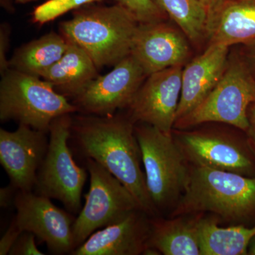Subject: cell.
<instances>
[{
	"label": "cell",
	"mask_w": 255,
	"mask_h": 255,
	"mask_svg": "<svg viewBox=\"0 0 255 255\" xmlns=\"http://www.w3.org/2000/svg\"><path fill=\"white\" fill-rule=\"evenodd\" d=\"M182 70V65H177L147 77L128 106L132 122L172 132L180 100Z\"/></svg>",
	"instance_id": "8fae6325"
},
{
	"label": "cell",
	"mask_w": 255,
	"mask_h": 255,
	"mask_svg": "<svg viewBox=\"0 0 255 255\" xmlns=\"http://www.w3.org/2000/svg\"><path fill=\"white\" fill-rule=\"evenodd\" d=\"M209 44L231 47L255 40V0H228L207 29Z\"/></svg>",
	"instance_id": "e0dca14e"
},
{
	"label": "cell",
	"mask_w": 255,
	"mask_h": 255,
	"mask_svg": "<svg viewBox=\"0 0 255 255\" xmlns=\"http://www.w3.org/2000/svg\"><path fill=\"white\" fill-rule=\"evenodd\" d=\"M100 1L102 0H48L35 9L33 19L36 23L43 24L83 5Z\"/></svg>",
	"instance_id": "603a6c76"
},
{
	"label": "cell",
	"mask_w": 255,
	"mask_h": 255,
	"mask_svg": "<svg viewBox=\"0 0 255 255\" xmlns=\"http://www.w3.org/2000/svg\"><path fill=\"white\" fill-rule=\"evenodd\" d=\"M168 221H151V233L147 248L164 255H199V218L184 215Z\"/></svg>",
	"instance_id": "d6986e66"
},
{
	"label": "cell",
	"mask_w": 255,
	"mask_h": 255,
	"mask_svg": "<svg viewBox=\"0 0 255 255\" xmlns=\"http://www.w3.org/2000/svg\"><path fill=\"white\" fill-rule=\"evenodd\" d=\"M146 77L141 65L130 54L110 73L90 82L74 98L73 105L87 115H114L117 110L129 105Z\"/></svg>",
	"instance_id": "30bf717a"
},
{
	"label": "cell",
	"mask_w": 255,
	"mask_h": 255,
	"mask_svg": "<svg viewBox=\"0 0 255 255\" xmlns=\"http://www.w3.org/2000/svg\"><path fill=\"white\" fill-rule=\"evenodd\" d=\"M36 236L28 231H23L18 236L11 248L10 255H43L36 243Z\"/></svg>",
	"instance_id": "d4e9b609"
},
{
	"label": "cell",
	"mask_w": 255,
	"mask_h": 255,
	"mask_svg": "<svg viewBox=\"0 0 255 255\" xmlns=\"http://www.w3.org/2000/svg\"><path fill=\"white\" fill-rule=\"evenodd\" d=\"M21 233L22 232L18 229L14 221H11L9 228L0 240V255H9L11 248Z\"/></svg>",
	"instance_id": "484cf974"
},
{
	"label": "cell",
	"mask_w": 255,
	"mask_h": 255,
	"mask_svg": "<svg viewBox=\"0 0 255 255\" xmlns=\"http://www.w3.org/2000/svg\"><path fill=\"white\" fill-rule=\"evenodd\" d=\"M248 119H249L250 127L248 131L249 132L255 145V103L250 107L248 110Z\"/></svg>",
	"instance_id": "4dcf8cb0"
},
{
	"label": "cell",
	"mask_w": 255,
	"mask_h": 255,
	"mask_svg": "<svg viewBox=\"0 0 255 255\" xmlns=\"http://www.w3.org/2000/svg\"><path fill=\"white\" fill-rule=\"evenodd\" d=\"M71 114L55 119L50 125L49 142L44 160L37 173L34 192L60 201L68 212L82 209V189L87 169L77 164L69 146L73 119Z\"/></svg>",
	"instance_id": "52a82bcc"
},
{
	"label": "cell",
	"mask_w": 255,
	"mask_h": 255,
	"mask_svg": "<svg viewBox=\"0 0 255 255\" xmlns=\"http://www.w3.org/2000/svg\"><path fill=\"white\" fill-rule=\"evenodd\" d=\"M97 68L93 60L80 47L68 42L66 51L56 63L41 78L64 96L75 98L97 77Z\"/></svg>",
	"instance_id": "ac0fdd59"
},
{
	"label": "cell",
	"mask_w": 255,
	"mask_h": 255,
	"mask_svg": "<svg viewBox=\"0 0 255 255\" xmlns=\"http://www.w3.org/2000/svg\"><path fill=\"white\" fill-rule=\"evenodd\" d=\"M186 159L194 165L247 175L254 164L236 140L223 135L184 132L177 141Z\"/></svg>",
	"instance_id": "9a60e30c"
},
{
	"label": "cell",
	"mask_w": 255,
	"mask_h": 255,
	"mask_svg": "<svg viewBox=\"0 0 255 255\" xmlns=\"http://www.w3.org/2000/svg\"><path fill=\"white\" fill-rule=\"evenodd\" d=\"M131 119L119 116H83L73 120L70 138L84 158H90L113 174L150 216L156 210L151 199L141 152Z\"/></svg>",
	"instance_id": "6da1fadb"
},
{
	"label": "cell",
	"mask_w": 255,
	"mask_h": 255,
	"mask_svg": "<svg viewBox=\"0 0 255 255\" xmlns=\"http://www.w3.org/2000/svg\"><path fill=\"white\" fill-rule=\"evenodd\" d=\"M46 134L21 124L15 131L0 129V163L18 190L34 189L48 150Z\"/></svg>",
	"instance_id": "7c38bea8"
},
{
	"label": "cell",
	"mask_w": 255,
	"mask_h": 255,
	"mask_svg": "<svg viewBox=\"0 0 255 255\" xmlns=\"http://www.w3.org/2000/svg\"><path fill=\"white\" fill-rule=\"evenodd\" d=\"M117 2L139 23L160 22L166 15L153 0H117Z\"/></svg>",
	"instance_id": "cb8c5ba5"
},
{
	"label": "cell",
	"mask_w": 255,
	"mask_h": 255,
	"mask_svg": "<svg viewBox=\"0 0 255 255\" xmlns=\"http://www.w3.org/2000/svg\"><path fill=\"white\" fill-rule=\"evenodd\" d=\"M14 206V221L18 229L33 233L55 255L71 254L74 250L75 218L54 205L49 198L34 191L18 190Z\"/></svg>",
	"instance_id": "9c48e42d"
},
{
	"label": "cell",
	"mask_w": 255,
	"mask_h": 255,
	"mask_svg": "<svg viewBox=\"0 0 255 255\" xmlns=\"http://www.w3.org/2000/svg\"><path fill=\"white\" fill-rule=\"evenodd\" d=\"M139 23L117 4L85 10L60 26L62 35L90 55L97 68L117 65L131 53Z\"/></svg>",
	"instance_id": "3957f363"
},
{
	"label": "cell",
	"mask_w": 255,
	"mask_h": 255,
	"mask_svg": "<svg viewBox=\"0 0 255 255\" xmlns=\"http://www.w3.org/2000/svg\"><path fill=\"white\" fill-rule=\"evenodd\" d=\"M172 216L211 212L230 221L255 214V178L194 165Z\"/></svg>",
	"instance_id": "7a4b0ae2"
},
{
	"label": "cell",
	"mask_w": 255,
	"mask_h": 255,
	"mask_svg": "<svg viewBox=\"0 0 255 255\" xmlns=\"http://www.w3.org/2000/svg\"><path fill=\"white\" fill-rule=\"evenodd\" d=\"M229 48L224 45L209 44L202 54L183 69L176 122L200 105L219 83L227 66Z\"/></svg>",
	"instance_id": "2e32d148"
},
{
	"label": "cell",
	"mask_w": 255,
	"mask_h": 255,
	"mask_svg": "<svg viewBox=\"0 0 255 255\" xmlns=\"http://www.w3.org/2000/svg\"><path fill=\"white\" fill-rule=\"evenodd\" d=\"M199 246L201 255H244L255 238V226L220 227L217 220L199 218Z\"/></svg>",
	"instance_id": "ffe728a7"
},
{
	"label": "cell",
	"mask_w": 255,
	"mask_h": 255,
	"mask_svg": "<svg viewBox=\"0 0 255 255\" xmlns=\"http://www.w3.org/2000/svg\"><path fill=\"white\" fill-rule=\"evenodd\" d=\"M255 103V78L248 63L228 60L219 83L192 112L174 124L178 128L219 122L248 131V110Z\"/></svg>",
	"instance_id": "8992f818"
},
{
	"label": "cell",
	"mask_w": 255,
	"mask_h": 255,
	"mask_svg": "<svg viewBox=\"0 0 255 255\" xmlns=\"http://www.w3.org/2000/svg\"><path fill=\"white\" fill-rule=\"evenodd\" d=\"M7 33H6L4 29L1 30V50H0V69H1V75H3L6 71L9 70V61H7L6 59V48L7 47L6 42L8 41Z\"/></svg>",
	"instance_id": "f1b7e54d"
},
{
	"label": "cell",
	"mask_w": 255,
	"mask_h": 255,
	"mask_svg": "<svg viewBox=\"0 0 255 255\" xmlns=\"http://www.w3.org/2000/svg\"><path fill=\"white\" fill-rule=\"evenodd\" d=\"M85 161L90 174V189L85 196V205L73 223L75 249L98 229L140 209L130 191L113 174L93 159Z\"/></svg>",
	"instance_id": "ba28073f"
},
{
	"label": "cell",
	"mask_w": 255,
	"mask_h": 255,
	"mask_svg": "<svg viewBox=\"0 0 255 255\" xmlns=\"http://www.w3.org/2000/svg\"><path fill=\"white\" fill-rule=\"evenodd\" d=\"M188 39L199 43L207 36V12L198 0H153Z\"/></svg>",
	"instance_id": "7402d4cb"
},
{
	"label": "cell",
	"mask_w": 255,
	"mask_h": 255,
	"mask_svg": "<svg viewBox=\"0 0 255 255\" xmlns=\"http://www.w3.org/2000/svg\"><path fill=\"white\" fill-rule=\"evenodd\" d=\"M18 189L10 184L7 187L0 189V206L1 208H7L14 205L15 196Z\"/></svg>",
	"instance_id": "83f0119b"
},
{
	"label": "cell",
	"mask_w": 255,
	"mask_h": 255,
	"mask_svg": "<svg viewBox=\"0 0 255 255\" xmlns=\"http://www.w3.org/2000/svg\"><path fill=\"white\" fill-rule=\"evenodd\" d=\"M246 52L248 64L252 71L255 73V40L246 43Z\"/></svg>",
	"instance_id": "f546056e"
},
{
	"label": "cell",
	"mask_w": 255,
	"mask_h": 255,
	"mask_svg": "<svg viewBox=\"0 0 255 255\" xmlns=\"http://www.w3.org/2000/svg\"><path fill=\"white\" fill-rule=\"evenodd\" d=\"M23 1H28V0H23Z\"/></svg>",
	"instance_id": "d6a6232c"
},
{
	"label": "cell",
	"mask_w": 255,
	"mask_h": 255,
	"mask_svg": "<svg viewBox=\"0 0 255 255\" xmlns=\"http://www.w3.org/2000/svg\"><path fill=\"white\" fill-rule=\"evenodd\" d=\"M187 38L182 31L162 21L140 23L130 54L147 77L164 69L183 65L189 55Z\"/></svg>",
	"instance_id": "4fadbf2b"
},
{
	"label": "cell",
	"mask_w": 255,
	"mask_h": 255,
	"mask_svg": "<svg viewBox=\"0 0 255 255\" xmlns=\"http://www.w3.org/2000/svg\"><path fill=\"white\" fill-rule=\"evenodd\" d=\"M207 12V29L216 18L226 0H198Z\"/></svg>",
	"instance_id": "4316f807"
},
{
	"label": "cell",
	"mask_w": 255,
	"mask_h": 255,
	"mask_svg": "<svg viewBox=\"0 0 255 255\" xmlns=\"http://www.w3.org/2000/svg\"><path fill=\"white\" fill-rule=\"evenodd\" d=\"M249 250H248V254L255 255V238L251 242L250 245Z\"/></svg>",
	"instance_id": "1f68e13d"
},
{
	"label": "cell",
	"mask_w": 255,
	"mask_h": 255,
	"mask_svg": "<svg viewBox=\"0 0 255 255\" xmlns=\"http://www.w3.org/2000/svg\"><path fill=\"white\" fill-rule=\"evenodd\" d=\"M147 190L157 211L177 206L187 187L189 170L172 132L144 124L135 127Z\"/></svg>",
	"instance_id": "5b68a950"
},
{
	"label": "cell",
	"mask_w": 255,
	"mask_h": 255,
	"mask_svg": "<svg viewBox=\"0 0 255 255\" xmlns=\"http://www.w3.org/2000/svg\"><path fill=\"white\" fill-rule=\"evenodd\" d=\"M148 214L134 210L117 222L98 230L72 255H137L147 247L151 233Z\"/></svg>",
	"instance_id": "5bb4252c"
},
{
	"label": "cell",
	"mask_w": 255,
	"mask_h": 255,
	"mask_svg": "<svg viewBox=\"0 0 255 255\" xmlns=\"http://www.w3.org/2000/svg\"><path fill=\"white\" fill-rule=\"evenodd\" d=\"M68 46V41L63 35L48 33L20 48L10 60L9 67L41 78L62 58Z\"/></svg>",
	"instance_id": "44dd1931"
},
{
	"label": "cell",
	"mask_w": 255,
	"mask_h": 255,
	"mask_svg": "<svg viewBox=\"0 0 255 255\" xmlns=\"http://www.w3.org/2000/svg\"><path fill=\"white\" fill-rule=\"evenodd\" d=\"M78 112L65 96L39 77L6 70L0 83V119L14 121L48 133L50 125L61 116Z\"/></svg>",
	"instance_id": "277c9868"
}]
</instances>
